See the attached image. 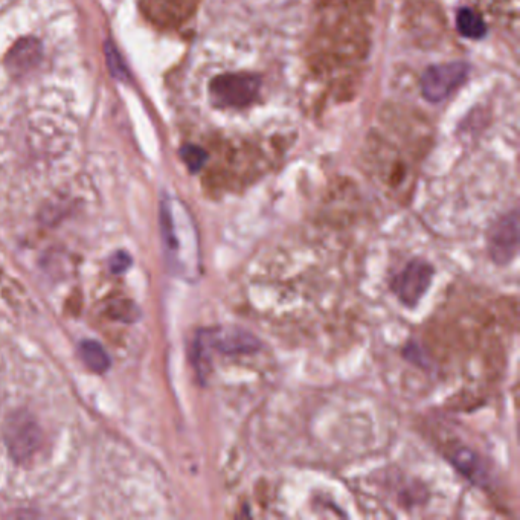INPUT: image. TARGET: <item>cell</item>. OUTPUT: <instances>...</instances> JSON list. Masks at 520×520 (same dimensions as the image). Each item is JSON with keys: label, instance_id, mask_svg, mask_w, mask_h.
Masks as SVG:
<instances>
[{"label": "cell", "instance_id": "7", "mask_svg": "<svg viewBox=\"0 0 520 520\" xmlns=\"http://www.w3.org/2000/svg\"><path fill=\"white\" fill-rule=\"evenodd\" d=\"M200 0H139V8L148 22L162 29L177 28L187 22Z\"/></svg>", "mask_w": 520, "mask_h": 520}, {"label": "cell", "instance_id": "14", "mask_svg": "<svg viewBox=\"0 0 520 520\" xmlns=\"http://www.w3.org/2000/svg\"><path fill=\"white\" fill-rule=\"evenodd\" d=\"M107 65H109L110 72L113 77L119 78V80H126L129 77L126 65L122 61L121 55H119L118 49L113 45L112 42L106 45Z\"/></svg>", "mask_w": 520, "mask_h": 520}, {"label": "cell", "instance_id": "11", "mask_svg": "<svg viewBox=\"0 0 520 520\" xmlns=\"http://www.w3.org/2000/svg\"><path fill=\"white\" fill-rule=\"evenodd\" d=\"M80 356L87 368L94 373H106L110 368V357L103 345L95 341H84L80 345Z\"/></svg>", "mask_w": 520, "mask_h": 520}, {"label": "cell", "instance_id": "15", "mask_svg": "<svg viewBox=\"0 0 520 520\" xmlns=\"http://www.w3.org/2000/svg\"><path fill=\"white\" fill-rule=\"evenodd\" d=\"M110 316L124 322H135L139 316L138 307L132 301H118L110 305Z\"/></svg>", "mask_w": 520, "mask_h": 520}, {"label": "cell", "instance_id": "4", "mask_svg": "<svg viewBox=\"0 0 520 520\" xmlns=\"http://www.w3.org/2000/svg\"><path fill=\"white\" fill-rule=\"evenodd\" d=\"M40 440L42 431L33 415L25 411L11 415L5 427V441L14 460H29L39 449Z\"/></svg>", "mask_w": 520, "mask_h": 520}, {"label": "cell", "instance_id": "9", "mask_svg": "<svg viewBox=\"0 0 520 520\" xmlns=\"http://www.w3.org/2000/svg\"><path fill=\"white\" fill-rule=\"evenodd\" d=\"M43 58L42 42L36 37H22L5 55V68L11 77H25L40 65Z\"/></svg>", "mask_w": 520, "mask_h": 520}, {"label": "cell", "instance_id": "12", "mask_svg": "<svg viewBox=\"0 0 520 520\" xmlns=\"http://www.w3.org/2000/svg\"><path fill=\"white\" fill-rule=\"evenodd\" d=\"M456 26H458L461 36L467 37V39H482L487 31L484 20L470 8H461L458 11Z\"/></svg>", "mask_w": 520, "mask_h": 520}, {"label": "cell", "instance_id": "8", "mask_svg": "<svg viewBox=\"0 0 520 520\" xmlns=\"http://www.w3.org/2000/svg\"><path fill=\"white\" fill-rule=\"evenodd\" d=\"M519 251V216L510 212L499 219L488 235V252L499 266H507Z\"/></svg>", "mask_w": 520, "mask_h": 520}, {"label": "cell", "instance_id": "2", "mask_svg": "<svg viewBox=\"0 0 520 520\" xmlns=\"http://www.w3.org/2000/svg\"><path fill=\"white\" fill-rule=\"evenodd\" d=\"M261 344L254 334L241 328H211L200 331L194 342V366L200 377L208 373L211 351L223 356H244L260 350Z\"/></svg>", "mask_w": 520, "mask_h": 520}, {"label": "cell", "instance_id": "1", "mask_svg": "<svg viewBox=\"0 0 520 520\" xmlns=\"http://www.w3.org/2000/svg\"><path fill=\"white\" fill-rule=\"evenodd\" d=\"M162 238L171 269L180 278L197 280L202 273L199 234L187 211L176 208L170 200L161 206Z\"/></svg>", "mask_w": 520, "mask_h": 520}, {"label": "cell", "instance_id": "5", "mask_svg": "<svg viewBox=\"0 0 520 520\" xmlns=\"http://www.w3.org/2000/svg\"><path fill=\"white\" fill-rule=\"evenodd\" d=\"M434 273V266L427 261H409L405 269L392 280V290L403 305L415 307L431 287Z\"/></svg>", "mask_w": 520, "mask_h": 520}, {"label": "cell", "instance_id": "10", "mask_svg": "<svg viewBox=\"0 0 520 520\" xmlns=\"http://www.w3.org/2000/svg\"><path fill=\"white\" fill-rule=\"evenodd\" d=\"M447 458H449L450 464L472 484L478 485V487H485L488 484V472L485 469L484 461L473 450L463 446L455 447L452 452H449Z\"/></svg>", "mask_w": 520, "mask_h": 520}, {"label": "cell", "instance_id": "3", "mask_svg": "<svg viewBox=\"0 0 520 520\" xmlns=\"http://www.w3.org/2000/svg\"><path fill=\"white\" fill-rule=\"evenodd\" d=\"M261 90V78L251 74L219 75L211 81L212 103L222 109H243L251 106Z\"/></svg>", "mask_w": 520, "mask_h": 520}, {"label": "cell", "instance_id": "6", "mask_svg": "<svg viewBox=\"0 0 520 520\" xmlns=\"http://www.w3.org/2000/svg\"><path fill=\"white\" fill-rule=\"evenodd\" d=\"M469 68L464 63H446L432 66L421 78V92L426 100L440 103L466 81Z\"/></svg>", "mask_w": 520, "mask_h": 520}, {"label": "cell", "instance_id": "16", "mask_svg": "<svg viewBox=\"0 0 520 520\" xmlns=\"http://www.w3.org/2000/svg\"><path fill=\"white\" fill-rule=\"evenodd\" d=\"M132 263V257L126 251H118L110 258V270L115 275H121V273L127 272L132 267Z\"/></svg>", "mask_w": 520, "mask_h": 520}, {"label": "cell", "instance_id": "13", "mask_svg": "<svg viewBox=\"0 0 520 520\" xmlns=\"http://www.w3.org/2000/svg\"><path fill=\"white\" fill-rule=\"evenodd\" d=\"M180 158L185 162L191 173H199L205 165L208 155L203 148L197 147V145H183L182 150H180Z\"/></svg>", "mask_w": 520, "mask_h": 520}]
</instances>
